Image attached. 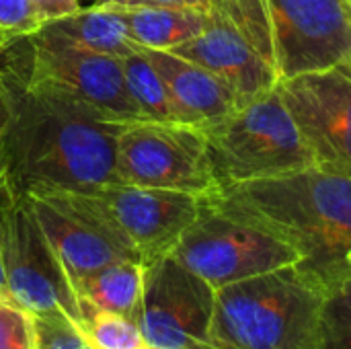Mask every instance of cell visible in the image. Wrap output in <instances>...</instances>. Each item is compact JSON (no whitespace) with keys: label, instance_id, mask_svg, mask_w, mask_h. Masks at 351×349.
<instances>
[{"label":"cell","instance_id":"obj_9","mask_svg":"<svg viewBox=\"0 0 351 349\" xmlns=\"http://www.w3.org/2000/svg\"><path fill=\"white\" fill-rule=\"evenodd\" d=\"M171 255L214 290L300 261L298 253L278 237L220 212L206 200Z\"/></svg>","mask_w":351,"mask_h":349},{"label":"cell","instance_id":"obj_8","mask_svg":"<svg viewBox=\"0 0 351 349\" xmlns=\"http://www.w3.org/2000/svg\"><path fill=\"white\" fill-rule=\"evenodd\" d=\"M119 183L210 197L220 191L204 130L177 121H134L117 136Z\"/></svg>","mask_w":351,"mask_h":349},{"label":"cell","instance_id":"obj_13","mask_svg":"<svg viewBox=\"0 0 351 349\" xmlns=\"http://www.w3.org/2000/svg\"><path fill=\"white\" fill-rule=\"evenodd\" d=\"M25 193L72 286L111 263H140L130 249L109 237L99 224L74 208L60 191L31 189Z\"/></svg>","mask_w":351,"mask_h":349},{"label":"cell","instance_id":"obj_25","mask_svg":"<svg viewBox=\"0 0 351 349\" xmlns=\"http://www.w3.org/2000/svg\"><path fill=\"white\" fill-rule=\"evenodd\" d=\"M39 349H95L80 327L66 317H35Z\"/></svg>","mask_w":351,"mask_h":349},{"label":"cell","instance_id":"obj_31","mask_svg":"<svg viewBox=\"0 0 351 349\" xmlns=\"http://www.w3.org/2000/svg\"><path fill=\"white\" fill-rule=\"evenodd\" d=\"M140 349H154V348H150V346H144V348H140Z\"/></svg>","mask_w":351,"mask_h":349},{"label":"cell","instance_id":"obj_19","mask_svg":"<svg viewBox=\"0 0 351 349\" xmlns=\"http://www.w3.org/2000/svg\"><path fill=\"white\" fill-rule=\"evenodd\" d=\"M123 76L128 91L140 111L142 121H179L171 93L160 76V72L154 68V64L148 60V56L138 49L121 60Z\"/></svg>","mask_w":351,"mask_h":349},{"label":"cell","instance_id":"obj_26","mask_svg":"<svg viewBox=\"0 0 351 349\" xmlns=\"http://www.w3.org/2000/svg\"><path fill=\"white\" fill-rule=\"evenodd\" d=\"M212 0H95V6L107 8H142V6H189V8H210Z\"/></svg>","mask_w":351,"mask_h":349},{"label":"cell","instance_id":"obj_27","mask_svg":"<svg viewBox=\"0 0 351 349\" xmlns=\"http://www.w3.org/2000/svg\"><path fill=\"white\" fill-rule=\"evenodd\" d=\"M31 4H33L41 25L62 19V16H68L82 8L78 0H31Z\"/></svg>","mask_w":351,"mask_h":349},{"label":"cell","instance_id":"obj_7","mask_svg":"<svg viewBox=\"0 0 351 349\" xmlns=\"http://www.w3.org/2000/svg\"><path fill=\"white\" fill-rule=\"evenodd\" d=\"M25 41L29 49L25 60L12 56L31 86L62 97L107 121H142L119 58L86 51L43 31Z\"/></svg>","mask_w":351,"mask_h":349},{"label":"cell","instance_id":"obj_28","mask_svg":"<svg viewBox=\"0 0 351 349\" xmlns=\"http://www.w3.org/2000/svg\"><path fill=\"white\" fill-rule=\"evenodd\" d=\"M10 177V171H8V158H6V150H4V144L0 140V183Z\"/></svg>","mask_w":351,"mask_h":349},{"label":"cell","instance_id":"obj_24","mask_svg":"<svg viewBox=\"0 0 351 349\" xmlns=\"http://www.w3.org/2000/svg\"><path fill=\"white\" fill-rule=\"evenodd\" d=\"M41 29V21L31 0H0V37L10 45Z\"/></svg>","mask_w":351,"mask_h":349},{"label":"cell","instance_id":"obj_20","mask_svg":"<svg viewBox=\"0 0 351 349\" xmlns=\"http://www.w3.org/2000/svg\"><path fill=\"white\" fill-rule=\"evenodd\" d=\"M80 331L95 349H140L148 346L140 323L117 313L84 311Z\"/></svg>","mask_w":351,"mask_h":349},{"label":"cell","instance_id":"obj_15","mask_svg":"<svg viewBox=\"0 0 351 349\" xmlns=\"http://www.w3.org/2000/svg\"><path fill=\"white\" fill-rule=\"evenodd\" d=\"M160 72L181 123L199 130L224 119L239 103L232 91L206 68L165 49H142Z\"/></svg>","mask_w":351,"mask_h":349},{"label":"cell","instance_id":"obj_33","mask_svg":"<svg viewBox=\"0 0 351 349\" xmlns=\"http://www.w3.org/2000/svg\"><path fill=\"white\" fill-rule=\"evenodd\" d=\"M350 2H351V0H350Z\"/></svg>","mask_w":351,"mask_h":349},{"label":"cell","instance_id":"obj_3","mask_svg":"<svg viewBox=\"0 0 351 349\" xmlns=\"http://www.w3.org/2000/svg\"><path fill=\"white\" fill-rule=\"evenodd\" d=\"M325 290L288 265L216 290L212 341L218 349H319Z\"/></svg>","mask_w":351,"mask_h":349},{"label":"cell","instance_id":"obj_18","mask_svg":"<svg viewBox=\"0 0 351 349\" xmlns=\"http://www.w3.org/2000/svg\"><path fill=\"white\" fill-rule=\"evenodd\" d=\"M80 311H107L140 323L144 294V265L138 261L111 263L74 286Z\"/></svg>","mask_w":351,"mask_h":349},{"label":"cell","instance_id":"obj_1","mask_svg":"<svg viewBox=\"0 0 351 349\" xmlns=\"http://www.w3.org/2000/svg\"><path fill=\"white\" fill-rule=\"evenodd\" d=\"M125 125L31 86L10 47L0 56V140L10 179L23 191L93 193L115 183L117 136Z\"/></svg>","mask_w":351,"mask_h":349},{"label":"cell","instance_id":"obj_14","mask_svg":"<svg viewBox=\"0 0 351 349\" xmlns=\"http://www.w3.org/2000/svg\"><path fill=\"white\" fill-rule=\"evenodd\" d=\"M171 51L206 68L222 80L232 91L239 107L265 95L280 82L274 62H269L222 12L212 6L206 29Z\"/></svg>","mask_w":351,"mask_h":349},{"label":"cell","instance_id":"obj_16","mask_svg":"<svg viewBox=\"0 0 351 349\" xmlns=\"http://www.w3.org/2000/svg\"><path fill=\"white\" fill-rule=\"evenodd\" d=\"M39 31L66 39L72 45H78L86 51H95L119 60L140 49L130 39L123 12L119 8L93 4L68 16L43 23Z\"/></svg>","mask_w":351,"mask_h":349},{"label":"cell","instance_id":"obj_4","mask_svg":"<svg viewBox=\"0 0 351 349\" xmlns=\"http://www.w3.org/2000/svg\"><path fill=\"white\" fill-rule=\"evenodd\" d=\"M204 134L220 189L317 167L280 86L204 128Z\"/></svg>","mask_w":351,"mask_h":349},{"label":"cell","instance_id":"obj_30","mask_svg":"<svg viewBox=\"0 0 351 349\" xmlns=\"http://www.w3.org/2000/svg\"><path fill=\"white\" fill-rule=\"evenodd\" d=\"M8 47H10V43H8V41H6L4 37H0V56H2V53H4V51L8 49Z\"/></svg>","mask_w":351,"mask_h":349},{"label":"cell","instance_id":"obj_32","mask_svg":"<svg viewBox=\"0 0 351 349\" xmlns=\"http://www.w3.org/2000/svg\"><path fill=\"white\" fill-rule=\"evenodd\" d=\"M348 2H350V0H348ZM350 14H351V2H350Z\"/></svg>","mask_w":351,"mask_h":349},{"label":"cell","instance_id":"obj_23","mask_svg":"<svg viewBox=\"0 0 351 349\" xmlns=\"http://www.w3.org/2000/svg\"><path fill=\"white\" fill-rule=\"evenodd\" d=\"M0 349H39L35 315L0 298Z\"/></svg>","mask_w":351,"mask_h":349},{"label":"cell","instance_id":"obj_6","mask_svg":"<svg viewBox=\"0 0 351 349\" xmlns=\"http://www.w3.org/2000/svg\"><path fill=\"white\" fill-rule=\"evenodd\" d=\"M56 191L130 249L142 265L171 255L183 232L199 216L204 204V197L185 191L140 187L119 181L93 193Z\"/></svg>","mask_w":351,"mask_h":349},{"label":"cell","instance_id":"obj_10","mask_svg":"<svg viewBox=\"0 0 351 349\" xmlns=\"http://www.w3.org/2000/svg\"><path fill=\"white\" fill-rule=\"evenodd\" d=\"M216 290L173 255L144 265L140 329L154 349H218L212 341Z\"/></svg>","mask_w":351,"mask_h":349},{"label":"cell","instance_id":"obj_2","mask_svg":"<svg viewBox=\"0 0 351 349\" xmlns=\"http://www.w3.org/2000/svg\"><path fill=\"white\" fill-rule=\"evenodd\" d=\"M220 212L290 245L325 294L351 278V177L311 167L204 197Z\"/></svg>","mask_w":351,"mask_h":349},{"label":"cell","instance_id":"obj_11","mask_svg":"<svg viewBox=\"0 0 351 349\" xmlns=\"http://www.w3.org/2000/svg\"><path fill=\"white\" fill-rule=\"evenodd\" d=\"M280 80L351 64L348 0H267Z\"/></svg>","mask_w":351,"mask_h":349},{"label":"cell","instance_id":"obj_22","mask_svg":"<svg viewBox=\"0 0 351 349\" xmlns=\"http://www.w3.org/2000/svg\"><path fill=\"white\" fill-rule=\"evenodd\" d=\"M319 349H351V278L325 294Z\"/></svg>","mask_w":351,"mask_h":349},{"label":"cell","instance_id":"obj_17","mask_svg":"<svg viewBox=\"0 0 351 349\" xmlns=\"http://www.w3.org/2000/svg\"><path fill=\"white\" fill-rule=\"evenodd\" d=\"M119 10L123 12L130 39L140 49L171 51L197 37L210 21V8L142 6Z\"/></svg>","mask_w":351,"mask_h":349},{"label":"cell","instance_id":"obj_21","mask_svg":"<svg viewBox=\"0 0 351 349\" xmlns=\"http://www.w3.org/2000/svg\"><path fill=\"white\" fill-rule=\"evenodd\" d=\"M210 6L222 12L269 62H274V41H271V21H269L267 0H212Z\"/></svg>","mask_w":351,"mask_h":349},{"label":"cell","instance_id":"obj_29","mask_svg":"<svg viewBox=\"0 0 351 349\" xmlns=\"http://www.w3.org/2000/svg\"><path fill=\"white\" fill-rule=\"evenodd\" d=\"M0 298H8V288H6V276H4V265H2V253H0Z\"/></svg>","mask_w":351,"mask_h":349},{"label":"cell","instance_id":"obj_12","mask_svg":"<svg viewBox=\"0 0 351 349\" xmlns=\"http://www.w3.org/2000/svg\"><path fill=\"white\" fill-rule=\"evenodd\" d=\"M317 167L351 177V64L280 80Z\"/></svg>","mask_w":351,"mask_h":349},{"label":"cell","instance_id":"obj_5","mask_svg":"<svg viewBox=\"0 0 351 349\" xmlns=\"http://www.w3.org/2000/svg\"><path fill=\"white\" fill-rule=\"evenodd\" d=\"M0 253L12 302L35 317H66L82 325L70 278L41 230L27 193L10 177L0 183Z\"/></svg>","mask_w":351,"mask_h":349}]
</instances>
